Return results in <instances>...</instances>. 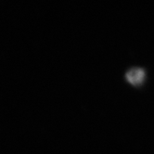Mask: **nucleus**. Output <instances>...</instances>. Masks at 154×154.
I'll return each mask as SVG.
<instances>
[{
	"label": "nucleus",
	"instance_id": "f257e3e1",
	"mask_svg": "<svg viewBox=\"0 0 154 154\" xmlns=\"http://www.w3.org/2000/svg\"><path fill=\"white\" fill-rule=\"evenodd\" d=\"M125 79L131 85L139 87L145 82L146 71L142 67H132L126 71Z\"/></svg>",
	"mask_w": 154,
	"mask_h": 154
}]
</instances>
